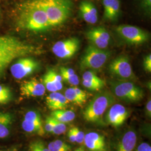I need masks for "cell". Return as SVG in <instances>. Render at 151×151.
<instances>
[{
	"instance_id": "6da1fadb",
	"label": "cell",
	"mask_w": 151,
	"mask_h": 151,
	"mask_svg": "<svg viewBox=\"0 0 151 151\" xmlns=\"http://www.w3.org/2000/svg\"><path fill=\"white\" fill-rule=\"evenodd\" d=\"M17 24L24 30L35 32L52 28L45 12L35 0L29 1L21 6Z\"/></svg>"
},
{
	"instance_id": "7a4b0ae2",
	"label": "cell",
	"mask_w": 151,
	"mask_h": 151,
	"mask_svg": "<svg viewBox=\"0 0 151 151\" xmlns=\"http://www.w3.org/2000/svg\"><path fill=\"white\" fill-rule=\"evenodd\" d=\"M45 12L51 27L63 24L70 17L73 3L71 0H35Z\"/></svg>"
},
{
	"instance_id": "3957f363",
	"label": "cell",
	"mask_w": 151,
	"mask_h": 151,
	"mask_svg": "<svg viewBox=\"0 0 151 151\" xmlns=\"http://www.w3.org/2000/svg\"><path fill=\"white\" fill-rule=\"evenodd\" d=\"M116 97L108 90L97 93L88 104L83 111L85 120L90 123H98L102 120L103 115L115 104Z\"/></svg>"
},
{
	"instance_id": "277c9868",
	"label": "cell",
	"mask_w": 151,
	"mask_h": 151,
	"mask_svg": "<svg viewBox=\"0 0 151 151\" xmlns=\"http://www.w3.org/2000/svg\"><path fill=\"white\" fill-rule=\"evenodd\" d=\"M110 87L115 97L127 103L138 102L144 96L143 90L131 81L113 80L110 82Z\"/></svg>"
},
{
	"instance_id": "5b68a950",
	"label": "cell",
	"mask_w": 151,
	"mask_h": 151,
	"mask_svg": "<svg viewBox=\"0 0 151 151\" xmlns=\"http://www.w3.org/2000/svg\"><path fill=\"white\" fill-rule=\"evenodd\" d=\"M110 57V52L105 49H100L90 44L81 57L80 66L81 70L90 69L97 70L101 68Z\"/></svg>"
},
{
	"instance_id": "8992f818",
	"label": "cell",
	"mask_w": 151,
	"mask_h": 151,
	"mask_svg": "<svg viewBox=\"0 0 151 151\" xmlns=\"http://www.w3.org/2000/svg\"><path fill=\"white\" fill-rule=\"evenodd\" d=\"M109 71L119 80L131 81L135 79L129 59L126 55H120L113 60L109 65Z\"/></svg>"
},
{
	"instance_id": "52a82bcc",
	"label": "cell",
	"mask_w": 151,
	"mask_h": 151,
	"mask_svg": "<svg viewBox=\"0 0 151 151\" xmlns=\"http://www.w3.org/2000/svg\"><path fill=\"white\" fill-rule=\"evenodd\" d=\"M120 37L127 43L132 45L145 43L149 38V34L140 27L129 25H121L116 28Z\"/></svg>"
},
{
	"instance_id": "ba28073f",
	"label": "cell",
	"mask_w": 151,
	"mask_h": 151,
	"mask_svg": "<svg viewBox=\"0 0 151 151\" xmlns=\"http://www.w3.org/2000/svg\"><path fill=\"white\" fill-rule=\"evenodd\" d=\"M80 47V42L78 38H67L54 44L52 47V52L60 58L68 59L77 53Z\"/></svg>"
},
{
	"instance_id": "9c48e42d",
	"label": "cell",
	"mask_w": 151,
	"mask_h": 151,
	"mask_svg": "<svg viewBox=\"0 0 151 151\" xmlns=\"http://www.w3.org/2000/svg\"><path fill=\"white\" fill-rule=\"evenodd\" d=\"M39 64L32 58H22L11 67V75L16 79H22L37 70Z\"/></svg>"
},
{
	"instance_id": "30bf717a",
	"label": "cell",
	"mask_w": 151,
	"mask_h": 151,
	"mask_svg": "<svg viewBox=\"0 0 151 151\" xmlns=\"http://www.w3.org/2000/svg\"><path fill=\"white\" fill-rule=\"evenodd\" d=\"M129 115V111L123 105L115 104L108 109L105 120L106 124L118 128L124 124Z\"/></svg>"
},
{
	"instance_id": "8fae6325",
	"label": "cell",
	"mask_w": 151,
	"mask_h": 151,
	"mask_svg": "<svg viewBox=\"0 0 151 151\" xmlns=\"http://www.w3.org/2000/svg\"><path fill=\"white\" fill-rule=\"evenodd\" d=\"M35 47L29 49H19L0 50V75L4 72L8 65L16 58L37 53Z\"/></svg>"
},
{
	"instance_id": "7c38bea8",
	"label": "cell",
	"mask_w": 151,
	"mask_h": 151,
	"mask_svg": "<svg viewBox=\"0 0 151 151\" xmlns=\"http://www.w3.org/2000/svg\"><path fill=\"white\" fill-rule=\"evenodd\" d=\"M86 36L91 44L104 49L107 48L111 39L107 30L101 27L92 28L87 32Z\"/></svg>"
},
{
	"instance_id": "4fadbf2b",
	"label": "cell",
	"mask_w": 151,
	"mask_h": 151,
	"mask_svg": "<svg viewBox=\"0 0 151 151\" xmlns=\"http://www.w3.org/2000/svg\"><path fill=\"white\" fill-rule=\"evenodd\" d=\"M20 93L25 97H39L44 95L45 88L42 82L32 79L22 83L20 86Z\"/></svg>"
},
{
	"instance_id": "5bb4252c",
	"label": "cell",
	"mask_w": 151,
	"mask_h": 151,
	"mask_svg": "<svg viewBox=\"0 0 151 151\" xmlns=\"http://www.w3.org/2000/svg\"><path fill=\"white\" fill-rule=\"evenodd\" d=\"M61 76L52 69H49L43 77V84L48 91L57 92L63 88Z\"/></svg>"
},
{
	"instance_id": "9a60e30c",
	"label": "cell",
	"mask_w": 151,
	"mask_h": 151,
	"mask_svg": "<svg viewBox=\"0 0 151 151\" xmlns=\"http://www.w3.org/2000/svg\"><path fill=\"white\" fill-rule=\"evenodd\" d=\"M83 143L91 151H105V137L96 132H89L85 135Z\"/></svg>"
},
{
	"instance_id": "2e32d148",
	"label": "cell",
	"mask_w": 151,
	"mask_h": 151,
	"mask_svg": "<svg viewBox=\"0 0 151 151\" xmlns=\"http://www.w3.org/2000/svg\"><path fill=\"white\" fill-rule=\"evenodd\" d=\"M80 12L82 19L85 22L94 24L98 20V12L95 5L88 0L82 1L79 6Z\"/></svg>"
},
{
	"instance_id": "e0dca14e",
	"label": "cell",
	"mask_w": 151,
	"mask_h": 151,
	"mask_svg": "<svg viewBox=\"0 0 151 151\" xmlns=\"http://www.w3.org/2000/svg\"><path fill=\"white\" fill-rule=\"evenodd\" d=\"M68 103L69 101L65 95L58 92H51L46 97L47 106L52 111L66 109Z\"/></svg>"
},
{
	"instance_id": "ac0fdd59",
	"label": "cell",
	"mask_w": 151,
	"mask_h": 151,
	"mask_svg": "<svg viewBox=\"0 0 151 151\" xmlns=\"http://www.w3.org/2000/svg\"><path fill=\"white\" fill-rule=\"evenodd\" d=\"M32 45L25 43L19 39L11 36L0 35V50L19 49L32 48Z\"/></svg>"
},
{
	"instance_id": "d6986e66",
	"label": "cell",
	"mask_w": 151,
	"mask_h": 151,
	"mask_svg": "<svg viewBox=\"0 0 151 151\" xmlns=\"http://www.w3.org/2000/svg\"><path fill=\"white\" fill-rule=\"evenodd\" d=\"M104 18L108 21L113 22L119 16L120 10L119 0H103Z\"/></svg>"
},
{
	"instance_id": "ffe728a7",
	"label": "cell",
	"mask_w": 151,
	"mask_h": 151,
	"mask_svg": "<svg viewBox=\"0 0 151 151\" xmlns=\"http://www.w3.org/2000/svg\"><path fill=\"white\" fill-rule=\"evenodd\" d=\"M137 139V134L134 130L127 131L119 141L116 151H134Z\"/></svg>"
},
{
	"instance_id": "44dd1931",
	"label": "cell",
	"mask_w": 151,
	"mask_h": 151,
	"mask_svg": "<svg viewBox=\"0 0 151 151\" xmlns=\"http://www.w3.org/2000/svg\"><path fill=\"white\" fill-rule=\"evenodd\" d=\"M13 120L11 113L0 112V138H5L10 134Z\"/></svg>"
},
{
	"instance_id": "7402d4cb",
	"label": "cell",
	"mask_w": 151,
	"mask_h": 151,
	"mask_svg": "<svg viewBox=\"0 0 151 151\" xmlns=\"http://www.w3.org/2000/svg\"><path fill=\"white\" fill-rule=\"evenodd\" d=\"M51 116L60 122L67 123L75 119L76 114L70 110L62 109L53 111L51 113Z\"/></svg>"
},
{
	"instance_id": "603a6c76",
	"label": "cell",
	"mask_w": 151,
	"mask_h": 151,
	"mask_svg": "<svg viewBox=\"0 0 151 151\" xmlns=\"http://www.w3.org/2000/svg\"><path fill=\"white\" fill-rule=\"evenodd\" d=\"M22 129L27 133L36 134L40 136H42L45 134L43 126L39 125L25 119L22 122Z\"/></svg>"
},
{
	"instance_id": "cb8c5ba5",
	"label": "cell",
	"mask_w": 151,
	"mask_h": 151,
	"mask_svg": "<svg viewBox=\"0 0 151 151\" xmlns=\"http://www.w3.org/2000/svg\"><path fill=\"white\" fill-rule=\"evenodd\" d=\"M13 99V94L10 87L0 85V105L10 103Z\"/></svg>"
},
{
	"instance_id": "d4e9b609",
	"label": "cell",
	"mask_w": 151,
	"mask_h": 151,
	"mask_svg": "<svg viewBox=\"0 0 151 151\" xmlns=\"http://www.w3.org/2000/svg\"><path fill=\"white\" fill-rule=\"evenodd\" d=\"M49 151H70L71 147L63 140H53L48 145Z\"/></svg>"
},
{
	"instance_id": "484cf974",
	"label": "cell",
	"mask_w": 151,
	"mask_h": 151,
	"mask_svg": "<svg viewBox=\"0 0 151 151\" xmlns=\"http://www.w3.org/2000/svg\"><path fill=\"white\" fill-rule=\"evenodd\" d=\"M65 96L69 102L74 103L77 105L82 106L85 104L76 93L73 87L68 88L65 91Z\"/></svg>"
},
{
	"instance_id": "4316f807",
	"label": "cell",
	"mask_w": 151,
	"mask_h": 151,
	"mask_svg": "<svg viewBox=\"0 0 151 151\" xmlns=\"http://www.w3.org/2000/svg\"><path fill=\"white\" fill-rule=\"evenodd\" d=\"M82 79L85 81H88L91 82H93L96 83H99L105 85H106V83L104 80L99 77L96 74H95L93 72L87 70L85 72V73L82 76Z\"/></svg>"
},
{
	"instance_id": "83f0119b",
	"label": "cell",
	"mask_w": 151,
	"mask_h": 151,
	"mask_svg": "<svg viewBox=\"0 0 151 151\" xmlns=\"http://www.w3.org/2000/svg\"><path fill=\"white\" fill-rule=\"evenodd\" d=\"M24 119L32 122V123L38 124L39 125L43 126V122L41 118V115L38 111L34 110H30L27 111V113L25 114Z\"/></svg>"
},
{
	"instance_id": "f1b7e54d",
	"label": "cell",
	"mask_w": 151,
	"mask_h": 151,
	"mask_svg": "<svg viewBox=\"0 0 151 151\" xmlns=\"http://www.w3.org/2000/svg\"><path fill=\"white\" fill-rule=\"evenodd\" d=\"M29 151H49L48 146L42 140H36L32 142L29 145Z\"/></svg>"
},
{
	"instance_id": "f546056e",
	"label": "cell",
	"mask_w": 151,
	"mask_h": 151,
	"mask_svg": "<svg viewBox=\"0 0 151 151\" xmlns=\"http://www.w3.org/2000/svg\"><path fill=\"white\" fill-rule=\"evenodd\" d=\"M53 120L54 124L52 133L55 135H60L65 133L67 130V127L65 123L60 122L54 118H53Z\"/></svg>"
},
{
	"instance_id": "4dcf8cb0",
	"label": "cell",
	"mask_w": 151,
	"mask_h": 151,
	"mask_svg": "<svg viewBox=\"0 0 151 151\" xmlns=\"http://www.w3.org/2000/svg\"><path fill=\"white\" fill-rule=\"evenodd\" d=\"M82 85L88 90L91 91H100L105 86V85H103L85 81V80H82Z\"/></svg>"
},
{
	"instance_id": "1f68e13d",
	"label": "cell",
	"mask_w": 151,
	"mask_h": 151,
	"mask_svg": "<svg viewBox=\"0 0 151 151\" xmlns=\"http://www.w3.org/2000/svg\"><path fill=\"white\" fill-rule=\"evenodd\" d=\"M61 77L64 81H66L71 85L77 86L80 83L78 77L76 73L71 75L62 76Z\"/></svg>"
},
{
	"instance_id": "d6a6232c",
	"label": "cell",
	"mask_w": 151,
	"mask_h": 151,
	"mask_svg": "<svg viewBox=\"0 0 151 151\" xmlns=\"http://www.w3.org/2000/svg\"><path fill=\"white\" fill-rule=\"evenodd\" d=\"M73 128L75 134L76 142L78 144L83 143L85 138L84 133L77 127H73Z\"/></svg>"
},
{
	"instance_id": "836d02e7",
	"label": "cell",
	"mask_w": 151,
	"mask_h": 151,
	"mask_svg": "<svg viewBox=\"0 0 151 151\" xmlns=\"http://www.w3.org/2000/svg\"><path fill=\"white\" fill-rule=\"evenodd\" d=\"M53 124H54V120L53 118L50 116L47 117L45 119V125H44V130L47 132V133H52L53 128Z\"/></svg>"
},
{
	"instance_id": "e575fe53",
	"label": "cell",
	"mask_w": 151,
	"mask_h": 151,
	"mask_svg": "<svg viewBox=\"0 0 151 151\" xmlns=\"http://www.w3.org/2000/svg\"><path fill=\"white\" fill-rule=\"evenodd\" d=\"M143 68L144 70L148 73H151V54L147 55L143 60Z\"/></svg>"
},
{
	"instance_id": "d590c367",
	"label": "cell",
	"mask_w": 151,
	"mask_h": 151,
	"mask_svg": "<svg viewBox=\"0 0 151 151\" xmlns=\"http://www.w3.org/2000/svg\"><path fill=\"white\" fill-rule=\"evenodd\" d=\"M74 90L75 91L76 93L78 95V96L81 99V100L83 101V103H86V101L87 100L88 96L87 93L83 90H81L80 88L77 87H74Z\"/></svg>"
},
{
	"instance_id": "8d00e7d4",
	"label": "cell",
	"mask_w": 151,
	"mask_h": 151,
	"mask_svg": "<svg viewBox=\"0 0 151 151\" xmlns=\"http://www.w3.org/2000/svg\"><path fill=\"white\" fill-rule=\"evenodd\" d=\"M60 73L61 76H62L71 75L75 74V72L72 68H68V67H61L60 68Z\"/></svg>"
},
{
	"instance_id": "74e56055",
	"label": "cell",
	"mask_w": 151,
	"mask_h": 151,
	"mask_svg": "<svg viewBox=\"0 0 151 151\" xmlns=\"http://www.w3.org/2000/svg\"><path fill=\"white\" fill-rule=\"evenodd\" d=\"M136 151H151V147L147 143H142L137 147Z\"/></svg>"
},
{
	"instance_id": "f35d334b",
	"label": "cell",
	"mask_w": 151,
	"mask_h": 151,
	"mask_svg": "<svg viewBox=\"0 0 151 151\" xmlns=\"http://www.w3.org/2000/svg\"><path fill=\"white\" fill-rule=\"evenodd\" d=\"M142 7L148 11L151 12V0H140Z\"/></svg>"
},
{
	"instance_id": "ab89813d",
	"label": "cell",
	"mask_w": 151,
	"mask_h": 151,
	"mask_svg": "<svg viewBox=\"0 0 151 151\" xmlns=\"http://www.w3.org/2000/svg\"><path fill=\"white\" fill-rule=\"evenodd\" d=\"M68 137L69 140H70V142L72 143H76L75 134L74 133V130L73 127L69 130L68 133Z\"/></svg>"
},
{
	"instance_id": "60d3db41",
	"label": "cell",
	"mask_w": 151,
	"mask_h": 151,
	"mask_svg": "<svg viewBox=\"0 0 151 151\" xmlns=\"http://www.w3.org/2000/svg\"><path fill=\"white\" fill-rule=\"evenodd\" d=\"M146 114L147 115L151 118V99H150L146 104Z\"/></svg>"
},
{
	"instance_id": "b9f144b4",
	"label": "cell",
	"mask_w": 151,
	"mask_h": 151,
	"mask_svg": "<svg viewBox=\"0 0 151 151\" xmlns=\"http://www.w3.org/2000/svg\"><path fill=\"white\" fill-rule=\"evenodd\" d=\"M73 151H85V150H84V148L83 147H81L76 149L75 150Z\"/></svg>"
},
{
	"instance_id": "7bdbcfd3",
	"label": "cell",
	"mask_w": 151,
	"mask_h": 151,
	"mask_svg": "<svg viewBox=\"0 0 151 151\" xmlns=\"http://www.w3.org/2000/svg\"></svg>"
}]
</instances>
